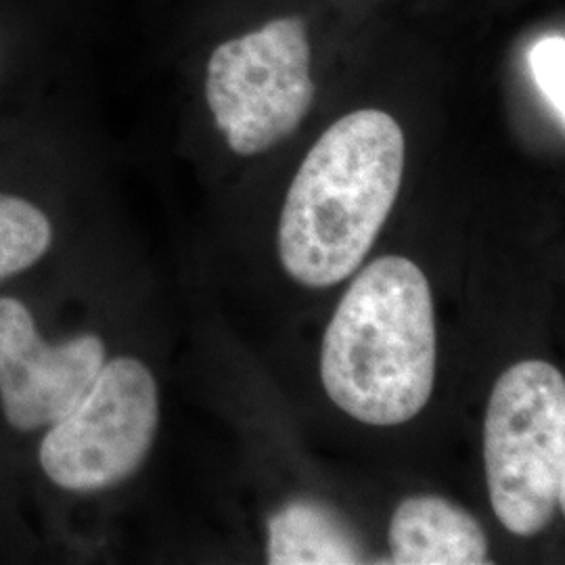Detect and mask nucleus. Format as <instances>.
Listing matches in <instances>:
<instances>
[{
    "mask_svg": "<svg viewBox=\"0 0 565 565\" xmlns=\"http://www.w3.org/2000/svg\"><path fill=\"white\" fill-rule=\"evenodd\" d=\"M403 128L377 109L335 121L308 151L287 191L279 254L287 275L324 289L363 264L398 198Z\"/></svg>",
    "mask_w": 565,
    "mask_h": 565,
    "instance_id": "1",
    "label": "nucleus"
},
{
    "mask_svg": "<svg viewBox=\"0 0 565 565\" xmlns=\"http://www.w3.org/2000/svg\"><path fill=\"white\" fill-rule=\"evenodd\" d=\"M436 315L424 270L403 256L369 264L327 327L321 380L343 413L401 425L424 411L436 382Z\"/></svg>",
    "mask_w": 565,
    "mask_h": 565,
    "instance_id": "2",
    "label": "nucleus"
},
{
    "mask_svg": "<svg viewBox=\"0 0 565 565\" xmlns=\"http://www.w3.org/2000/svg\"><path fill=\"white\" fill-rule=\"evenodd\" d=\"M486 482L499 522L536 536L565 505V382L545 361H522L494 385L484 424Z\"/></svg>",
    "mask_w": 565,
    "mask_h": 565,
    "instance_id": "3",
    "label": "nucleus"
},
{
    "mask_svg": "<svg viewBox=\"0 0 565 565\" xmlns=\"http://www.w3.org/2000/svg\"><path fill=\"white\" fill-rule=\"evenodd\" d=\"M158 427L160 390L153 371L135 356L107 359L81 403L41 431L42 476L72 494L116 488L147 461Z\"/></svg>",
    "mask_w": 565,
    "mask_h": 565,
    "instance_id": "4",
    "label": "nucleus"
},
{
    "mask_svg": "<svg viewBox=\"0 0 565 565\" xmlns=\"http://www.w3.org/2000/svg\"><path fill=\"white\" fill-rule=\"evenodd\" d=\"M308 70L310 46L300 18L270 21L214 51L205 99L235 153H263L300 126L315 97Z\"/></svg>",
    "mask_w": 565,
    "mask_h": 565,
    "instance_id": "5",
    "label": "nucleus"
},
{
    "mask_svg": "<svg viewBox=\"0 0 565 565\" xmlns=\"http://www.w3.org/2000/svg\"><path fill=\"white\" fill-rule=\"evenodd\" d=\"M107 348L97 333L49 342L30 306L0 296V415L18 434L57 424L99 375Z\"/></svg>",
    "mask_w": 565,
    "mask_h": 565,
    "instance_id": "6",
    "label": "nucleus"
},
{
    "mask_svg": "<svg viewBox=\"0 0 565 565\" xmlns=\"http://www.w3.org/2000/svg\"><path fill=\"white\" fill-rule=\"evenodd\" d=\"M390 546L398 565L488 564L484 530L440 497L404 499L390 524Z\"/></svg>",
    "mask_w": 565,
    "mask_h": 565,
    "instance_id": "7",
    "label": "nucleus"
},
{
    "mask_svg": "<svg viewBox=\"0 0 565 565\" xmlns=\"http://www.w3.org/2000/svg\"><path fill=\"white\" fill-rule=\"evenodd\" d=\"M363 546L331 509L298 501L268 522V564H361Z\"/></svg>",
    "mask_w": 565,
    "mask_h": 565,
    "instance_id": "8",
    "label": "nucleus"
},
{
    "mask_svg": "<svg viewBox=\"0 0 565 565\" xmlns=\"http://www.w3.org/2000/svg\"><path fill=\"white\" fill-rule=\"evenodd\" d=\"M53 243L55 224L39 203L0 191V285L42 263Z\"/></svg>",
    "mask_w": 565,
    "mask_h": 565,
    "instance_id": "9",
    "label": "nucleus"
},
{
    "mask_svg": "<svg viewBox=\"0 0 565 565\" xmlns=\"http://www.w3.org/2000/svg\"><path fill=\"white\" fill-rule=\"evenodd\" d=\"M530 72L551 109L565 118V39L548 34L527 51Z\"/></svg>",
    "mask_w": 565,
    "mask_h": 565,
    "instance_id": "10",
    "label": "nucleus"
}]
</instances>
